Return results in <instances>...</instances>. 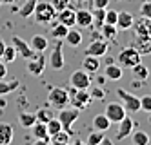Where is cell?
Masks as SVG:
<instances>
[{
  "mask_svg": "<svg viewBox=\"0 0 151 145\" xmlns=\"http://www.w3.org/2000/svg\"><path fill=\"white\" fill-rule=\"evenodd\" d=\"M55 16H57V9L53 7V4L46 2V0H38L33 11V18L38 24H49L51 20H55Z\"/></svg>",
  "mask_w": 151,
  "mask_h": 145,
  "instance_id": "cell-1",
  "label": "cell"
},
{
  "mask_svg": "<svg viewBox=\"0 0 151 145\" xmlns=\"http://www.w3.org/2000/svg\"><path fill=\"white\" fill-rule=\"evenodd\" d=\"M69 104L75 107V109H88L89 104H91V94H89V89H77V87H69Z\"/></svg>",
  "mask_w": 151,
  "mask_h": 145,
  "instance_id": "cell-2",
  "label": "cell"
},
{
  "mask_svg": "<svg viewBox=\"0 0 151 145\" xmlns=\"http://www.w3.org/2000/svg\"><path fill=\"white\" fill-rule=\"evenodd\" d=\"M140 60H142V54H140L133 46L124 47L120 53H118V56H116L118 65H120V67H129V69H131L135 64H138Z\"/></svg>",
  "mask_w": 151,
  "mask_h": 145,
  "instance_id": "cell-3",
  "label": "cell"
},
{
  "mask_svg": "<svg viewBox=\"0 0 151 145\" xmlns=\"http://www.w3.org/2000/svg\"><path fill=\"white\" fill-rule=\"evenodd\" d=\"M78 116H80V111L78 109H75V107H71V109H68V107H62V109H58V121L62 124V129L64 131H68L69 134H71V127H73V124L78 120Z\"/></svg>",
  "mask_w": 151,
  "mask_h": 145,
  "instance_id": "cell-4",
  "label": "cell"
},
{
  "mask_svg": "<svg viewBox=\"0 0 151 145\" xmlns=\"http://www.w3.org/2000/svg\"><path fill=\"white\" fill-rule=\"evenodd\" d=\"M47 102L53 105V107H57V109H62V107H68L69 104V94L66 89H62V87H53L49 94H47Z\"/></svg>",
  "mask_w": 151,
  "mask_h": 145,
  "instance_id": "cell-5",
  "label": "cell"
},
{
  "mask_svg": "<svg viewBox=\"0 0 151 145\" xmlns=\"http://www.w3.org/2000/svg\"><path fill=\"white\" fill-rule=\"evenodd\" d=\"M116 96L120 98V102L124 105L126 111H129V113H138L140 111V98L124 91V89H116Z\"/></svg>",
  "mask_w": 151,
  "mask_h": 145,
  "instance_id": "cell-6",
  "label": "cell"
},
{
  "mask_svg": "<svg viewBox=\"0 0 151 145\" xmlns=\"http://www.w3.org/2000/svg\"><path fill=\"white\" fill-rule=\"evenodd\" d=\"M69 85L77 87V89H89L91 87V74L84 69L73 71L69 76Z\"/></svg>",
  "mask_w": 151,
  "mask_h": 145,
  "instance_id": "cell-7",
  "label": "cell"
},
{
  "mask_svg": "<svg viewBox=\"0 0 151 145\" xmlns=\"http://www.w3.org/2000/svg\"><path fill=\"white\" fill-rule=\"evenodd\" d=\"M104 114L109 118L111 124H118L124 116H126V109L122 104H118V102H111V104H107L106 105V111H104Z\"/></svg>",
  "mask_w": 151,
  "mask_h": 145,
  "instance_id": "cell-8",
  "label": "cell"
},
{
  "mask_svg": "<svg viewBox=\"0 0 151 145\" xmlns=\"http://www.w3.org/2000/svg\"><path fill=\"white\" fill-rule=\"evenodd\" d=\"M13 47L17 49V54L20 58H26V60H29V58H33L35 56V51H33V47L29 46V42H26V40H22L20 36H13Z\"/></svg>",
  "mask_w": 151,
  "mask_h": 145,
  "instance_id": "cell-9",
  "label": "cell"
},
{
  "mask_svg": "<svg viewBox=\"0 0 151 145\" xmlns=\"http://www.w3.org/2000/svg\"><path fill=\"white\" fill-rule=\"evenodd\" d=\"M107 47H109V46H107L106 38H95V40H91L88 49H86V54H91V56L100 58V56H106Z\"/></svg>",
  "mask_w": 151,
  "mask_h": 145,
  "instance_id": "cell-10",
  "label": "cell"
},
{
  "mask_svg": "<svg viewBox=\"0 0 151 145\" xmlns=\"http://www.w3.org/2000/svg\"><path fill=\"white\" fill-rule=\"evenodd\" d=\"M31 132H33V136L37 140V145H47V143H51V136H49V132H47L46 124H42V121H35V125L31 127Z\"/></svg>",
  "mask_w": 151,
  "mask_h": 145,
  "instance_id": "cell-11",
  "label": "cell"
},
{
  "mask_svg": "<svg viewBox=\"0 0 151 145\" xmlns=\"http://www.w3.org/2000/svg\"><path fill=\"white\" fill-rule=\"evenodd\" d=\"M46 69V58L42 56L40 53H37L33 58L27 60V73L33 74V76H40Z\"/></svg>",
  "mask_w": 151,
  "mask_h": 145,
  "instance_id": "cell-12",
  "label": "cell"
},
{
  "mask_svg": "<svg viewBox=\"0 0 151 145\" xmlns=\"http://www.w3.org/2000/svg\"><path fill=\"white\" fill-rule=\"evenodd\" d=\"M62 46H64V44H60V40H58V44L53 47L51 56H49V65L55 71H60L64 67V51H62Z\"/></svg>",
  "mask_w": 151,
  "mask_h": 145,
  "instance_id": "cell-13",
  "label": "cell"
},
{
  "mask_svg": "<svg viewBox=\"0 0 151 145\" xmlns=\"http://www.w3.org/2000/svg\"><path fill=\"white\" fill-rule=\"evenodd\" d=\"M133 127H135V121H133L131 118H129V116H124L120 121H118V132H116L115 140H116V141H120V140L127 138L129 134H131Z\"/></svg>",
  "mask_w": 151,
  "mask_h": 145,
  "instance_id": "cell-14",
  "label": "cell"
},
{
  "mask_svg": "<svg viewBox=\"0 0 151 145\" xmlns=\"http://www.w3.org/2000/svg\"><path fill=\"white\" fill-rule=\"evenodd\" d=\"M75 15H77V11H75V9L69 6V7H66V9L58 11L55 18L60 22V24L68 26V27H73V26H75Z\"/></svg>",
  "mask_w": 151,
  "mask_h": 145,
  "instance_id": "cell-15",
  "label": "cell"
},
{
  "mask_svg": "<svg viewBox=\"0 0 151 145\" xmlns=\"http://www.w3.org/2000/svg\"><path fill=\"white\" fill-rule=\"evenodd\" d=\"M133 26H135V35L149 36V38H151V20H149V18L140 16V20L133 22Z\"/></svg>",
  "mask_w": 151,
  "mask_h": 145,
  "instance_id": "cell-16",
  "label": "cell"
},
{
  "mask_svg": "<svg viewBox=\"0 0 151 145\" xmlns=\"http://www.w3.org/2000/svg\"><path fill=\"white\" fill-rule=\"evenodd\" d=\"M75 24L80 27H91L93 26V15L88 9H78L75 15Z\"/></svg>",
  "mask_w": 151,
  "mask_h": 145,
  "instance_id": "cell-17",
  "label": "cell"
},
{
  "mask_svg": "<svg viewBox=\"0 0 151 145\" xmlns=\"http://www.w3.org/2000/svg\"><path fill=\"white\" fill-rule=\"evenodd\" d=\"M133 15L131 13H127V11H118V18H116V27L118 31H126L129 27H133Z\"/></svg>",
  "mask_w": 151,
  "mask_h": 145,
  "instance_id": "cell-18",
  "label": "cell"
},
{
  "mask_svg": "<svg viewBox=\"0 0 151 145\" xmlns=\"http://www.w3.org/2000/svg\"><path fill=\"white\" fill-rule=\"evenodd\" d=\"M140 54H151V38L149 36H135V46H133Z\"/></svg>",
  "mask_w": 151,
  "mask_h": 145,
  "instance_id": "cell-19",
  "label": "cell"
},
{
  "mask_svg": "<svg viewBox=\"0 0 151 145\" xmlns=\"http://www.w3.org/2000/svg\"><path fill=\"white\" fill-rule=\"evenodd\" d=\"M82 69L88 71L89 74L91 73H96V71L100 69V60L96 58V56H91V54H86L84 60H82Z\"/></svg>",
  "mask_w": 151,
  "mask_h": 145,
  "instance_id": "cell-20",
  "label": "cell"
},
{
  "mask_svg": "<svg viewBox=\"0 0 151 145\" xmlns=\"http://www.w3.org/2000/svg\"><path fill=\"white\" fill-rule=\"evenodd\" d=\"M64 40H66V44L69 47H78L80 44H82V33L78 29H68L66 33V36H64Z\"/></svg>",
  "mask_w": 151,
  "mask_h": 145,
  "instance_id": "cell-21",
  "label": "cell"
},
{
  "mask_svg": "<svg viewBox=\"0 0 151 145\" xmlns=\"http://www.w3.org/2000/svg\"><path fill=\"white\" fill-rule=\"evenodd\" d=\"M29 46L33 47L35 53H44L47 49V46H49V42H47V38L44 35H35L33 38L29 40Z\"/></svg>",
  "mask_w": 151,
  "mask_h": 145,
  "instance_id": "cell-22",
  "label": "cell"
},
{
  "mask_svg": "<svg viewBox=\"0 0 151 145\" xmlns=\"http://www.w3.org/2000/svg\"><path fill=\"white\" fill-rule=\"evenodd\" d=\"M91 125H93V129H95V131L106 132L107 129H109L111 121H109V118H107L106 114H95V116H93V121H91Z\"/></svg>",
  "mask_w": 151,
  "mask_h": 145,
  "instance_id": "cell-23",
  "label": "cell"
},
{
  "mask_svg": "<svg viewBox=\"0 0 151 145\" xmlns=\"http://www.w3.org/2000/svg\"><path fill=\"white\" fill-rule=\"evenodd\" d=\"M104 76L107 78V80H120V78H122V67L116 65L115 62L113 64H106Z\"/></svg>",
  "mask_w": 151,
  "mask_h": 145,
  "instance_id": "cell-24",
  "label": "cell"
},
{
  "mask_svg": "<svg viewBox=\"0 0 151 145\" xmlns=\"http://www.w3.org/2000/svg\"><path fill=\"white\" fill-rule=\"evenodd\" d=\"M68 29H69L68 26H64V24H60V22H57V24H53V26L49 27V36L55 38V40H64Z\"/></svg>",
  "mask_w": 151,
  "mask_h": 145,
  "instance_id": "cell-25",
  "label": "cell"
},
{
  "mask_svg": "<svg viewBox=\"0 0 151 145\" xmlns=\"http://www.w3.org/2000/svg\"><path fill=\"white\" fill-rule=\"evenodd\" d=\"M13 140V127L9 124H0V145H7Z\"/></svg>",
  "mask_w": 151,
  "mask_h": 145,
  "instance_id": "cell-26",
  "label": "cell"
},
{
  "mask_svg": "<svg viewBox=\"0 0 151 145\" xmlns=\"http://www.w3.org/2000/svg\"><path fill=\"white\" fill-rule=\"evenodd\" d=\"M106 9H107V7H93V9H91V15H93V27H95V29H100V26L104 24Z\"/></svg>",
  "mask_w": 151,
  "mask_h": 145,
  "instance_id": "cell-27",
  "label": "cell"
},
{
  "mask_svg": "<svg viewBox=\"0 0 151 145\" xmlns=\"http://www.w3.org/2000/svg\"><path fill=\"white\" fill-rule=\"evenodd\" d=\"M100 35H102V38H106V40H115L116 38V35H118V29H116V26H113V24H104L100 26Z\"/></svg>",
  "mask_w": 151,
  "mask_h": 145,
  "instance_id": "cell-28",
  "label": "cell"
},
{
  "mask_svg": "<svg viewBox=\"0 0 151 145\" xmlns=\"http://www.w3.org/2000/svg\"><path fill=\"white\" fill-rule=\"evenodd\" d=\"M131 71H133L135 78H137V80H140V82H144V80H147V76H149V69L146 67V65H144L142 62H138V64H135L133 67H131Z\"/></svg>",
  "mask_w": 151,
  "mask_h": 145,
  "instance_id": "cell-29",
  "label": "cell"
},
{
  "mask_svg": "<svg viewBox=\"0 0 151 145\" xmlns=\"http://www.w3.org/2000/svg\"><path fill=\"white\" fill-rule=\"evenodd\" d=\"M35 121H37V114L35 113H20V116H18V124L24 129H31L35 125Z\"/></svg>",
  "mask_w": 151,
  "mask_h": 145,
  "instance_id": "cell-30",
  "label": "cell"
},
{
  "mask_svg": "<svg viewBox=\"0 0 151 145\" xmlns=\"http://www.w3.org/2000/svg\"><path fill=\"white\" fill-rule=\"evenodd\" d=\"M37 2H38V0H26L24 6L18 9V15L22 16V18H29V16H33V11H35Z\"/></svg>",
  "mask_w": 151,
  "mask_h": 145,
  "instance_id": "cell-31",
  "label": "cell"
},
{
  "mask_svg": "<svg viewBox=\"0 0 151 145\" xmlns=\"http://www.w3.org/2000/svg\"><path fill=\"white\" fill-rule=\"evenodd\" d=\"M71 141V134H69V132L68 131H58L57 132V134H53L51 136V143L53 145H66V143H69Z\"/></svg>",
  "mask_w": 151,
  "mask_h": 145,
  "instance_id": "cell-32",
  "label": "cell"
},
{
  "mask_svg": "<svg viewBox=\"0 0 151 145\" xmlns=\"http://www.w3.org/2000/svg\"><path fill=\"white\" fill-rule=\"evenodd\" d=\"M131 140H133L135 145H147L151 141V136L147 134L146 131H135L133 136H131Z\"/></svg>",
  "mask_w": 151,
  "mask_h": 145,
  "instance_id": "cell-33",
  "label": "cell"
},
{
  "mask_svg": "<svg viewBox=\"0 0 151 145\" xmlns=\"http://www.w3.org/2000/svg\"><path fill=\"white\" fill-rule=\"evenodd\" d=\"M18 85H20L18 80H11V82H2V80H0V96L17 91V87H18Z\"/></svg>",
  "mask_w": 151,
  "mask_h": 145,
  "instance_id": "cell-34",
  "label": "cell"
},
{
  "mask_svg": "<svg viewBox=\"0 0 151 145\" xmlns=\"http://www.w3.org/2000/svg\"><path fill=\"white\" fill-rule=\"evenodd\" d=\"M17 49L13 47V46H6V49H4V53H2V60L6 62V64H11V62H15L17 60Z\"/></svg>",
  "mask_w": 151,
  "mask_h": 145,
  "instance_id": "cell-35",
  "label": "cell"
},
{
  "mask_svg": "<svg viewBox=\"0 0 151 145\" xmlns=\"http://www.w3.org/2000/svg\"><path fill=\"white\" fill-rule=\"evenodd\" d=\"M46 127H47L49 136H53V134H57L58 131H62V124L58 121V118H51L47 124H46Z\"/></svg>",
  "mask_w": 151,
  "mask_h": 145,
  "instance_id": "cell-36",
  "label": "cell"
},
{
  "mask_svg": "<svg viewBox=\"0 0 151 145\" xmlns=\"http://www.w3.org/2000/svg\"><path fill=\"white\" fill-rule=\"evenodd\" d=\"M102 138H104V132L93 131L91 134L88 136V145H100V143H102Z\"/></svg>",
  "mask_w": 151,
  "mask_h": 145,
  "instance_id": "cell-37",
  "label": "cell"
},
{
  "mask_svg": "<svg viewBox=\"0 0 151 145\" xmlns=\"http://www.w3.org/2000/svg\"><path fill=\"white\" fill-rule=\"evenodd\" d=\"M116 18H118V11H115V9H106V18H104L106 24L116 26Z\"/></svg>",
  "mask_w": 151,
  "mask_h": 145,
  "instance_id": "cell-38",
  "label": "cell"
},
{
  "mask_svg": "<svg viewBox=\"0 0 151 145\" xmlns=\"http://www.w3.org/2000/svg\"><path fill=\"white\" fill-rule=\"evenodd\" d=\"M140 16L151 20V0H144V4L140 6Z\"/></svg>",
  "mask_w": 151,
  "mask_h": 145,
  "instance_id": "cell-39",
  "label": "cell"
},
{
  "mask_svg": "<svg viewBox=\"0 0 151 145\" xmlns=\"http://www.w3.org/2000/svg\"><path fill=\"white\" fill-rule=\"evenodd\" d=\"M35 114H37V121H42V124H47V121L53 118L51 113H49V111H46V109H40L38 113H35Z\"/></svg>",
  "mask_w": 151,
  "mask_h": 145,
  "instance_id": "cell-40",
  "label": "cell"
},
{
  "mask_svg": "<svg viewBox=\"0 0 151 145\" xmlns=\"http://www.w3.org/2000/svg\"><path fill=\"white\" fill-rule=\"evenodd\" d=\"M51 4L57 9V13H58V11H62V9H66V7L71 6V0H51Z\"/></svg>",
  "mask_w": 151,
  "mask_h": 145,
  "instance_id": "cell-41",
  "label": "cell"
},
{
  "mask_svg": "<svg viewBox=\"0 0 151 145\" xmlns=\"http://www.w3.org/2000/svg\"><path fill=\"white\" fill-rule=\"evenodd\" d=\"M89 94L91 98H96V100H104L106 98V91L100 87H89Z\"/></svg>",
  "mask_w": 151,
  "mask_h": 145,
  "instance_id": "cell-42",
  "label": "cell"
},
{
  "mask_svg": "<svg viewBox=\"0 0 151 145\" xmlns=\"http://www.w3.org/2000/svg\"><path fill=\"white\" fill-rule=\"evenodd\" d=\"M140 109L146 111V113H151V96L149 94L140 98Z\"/></svg>",
  "mask_w": 151,
  "mask_h": 145,
  "instance_id": "cell-43",
  "label": "cell"
},
{
  "mask_svg": "<svg viewBox=\"0 0 151 145\" xmlns=\"http://www.w3.org/2000/svg\"><path fill=\"white\" fill-rule=\"evenodd\" d=\"M93 7H107L109 6V0H91Z\"/></svg>",
  "mask_w": 151,
  "mask_h": 145,
  "instance_id": "cell-44",
  "label": "cell"
},
{
  "mask_svg": "<svg viewBox=\"0 0 151 145\" xmlns=\"http://www.w3.org/2000/svg\"><path fill=\"white\" fill-rule=\"evenodd\" d=\"M6 74H7V65H6L4 60H0V80L6 78Z\"/></svg>",
  "mask_w": 151,
  "mask_h": 145,
  "instance_id": "cell-45",
  "label": "cell"
},
{
  "mask_svg": "<svg viewBox=\"0 0 151 145\" xmlns=\"http://www.w3.org/2000/svg\"><path fill=\"white\" fill-rule=\"evenodd\" d=\"M4 49H6V42L0 38V58H2V53H4Z\"/></svg>",
  "mask_w": 151,
  "mask_h": 145,
  "instance_id": "cell-46",
  "label": "cell"
},
{
  "mask_svg": "<svg viewBox=\"0 0 151 145\" xmlns=\"http://www.w3.org/2000/svg\"><path fill=\"white\" fill-rule=\"evenodd\" d=\"M102 143H104V145H109L111 140H109V138H102Z\"/></svg>",
  "mask_w": 151,
  "mask_h": 145,
  "instance_id": "cell-47",
  "label": "cell"
},
{
  "mask_svg": "<svg viewBox=\"0 0 151 145\" xmlns=\"http://www.w3.org/2000/svg\"><path fill=\"white\" fill-rule=\"evenodd\" d=\"M77 2H78V4H84V2H86V0H77Z\"/></svg>",
  "mask_w": 151,
  "mask_h": 145,
  "instance_id": "cell-48",
  "label": "cell"
}]
</instances>
